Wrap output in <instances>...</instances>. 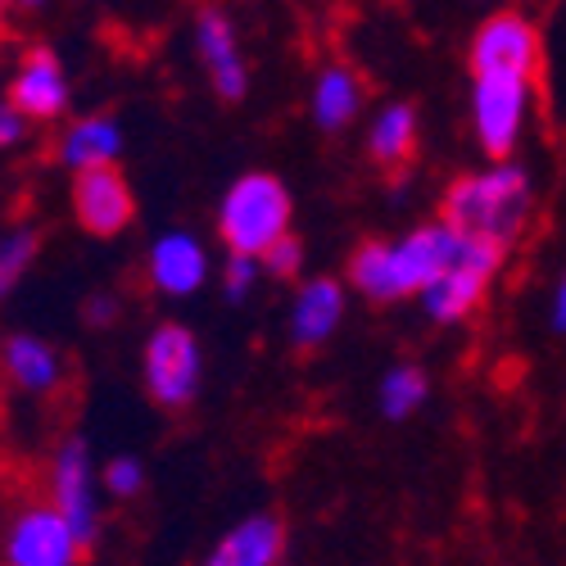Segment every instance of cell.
<instances>
[{"instance_id":"1","label":"cell","mask_w":566,"mask_h":566,"mask_svg":"<svg viewBox=\"0 0 566 566\" xmlns=\"http://www.w3.org/2000/svg\"><path fill=\"white\" fill-rule=\"evenodd\" d=\"M458 250H462L458 231H449L444 222H427V227L408 231L395 245H381V241L358 245L354 259H349V281H354V291L371 304H395V300H408V295H427L449 272Z\"/></svg>"},{"instance_id":"2","label":"cell","mask_w":566,"mask_h":566,"mask_svg":"<svg viewBox=\"0 0 566 566\" xmlns=\"http://www.w3.org/2000/svg\"><path fill=\"white\" fill-rule=\"evenodd\" d=\"M531 218V177L516 164H499L490 172L458 177L444 191V227L467 235V241H485L507 250L522 235Z\"/></svg>"},{"instance_id":"3","label":"cell","mask_w":566,"mask_h":566,"mask_svg":"<svg viewBox=\"0 0 566 566\" xmlns=\"http://www.w3.org/2000/svg\"><path fill=\"white\" fill-rule=\"evenodd\" d=\"M218 235L227 254L263 259L291 235V191L272 172H245L227 186L218 209Z\"/></svg>"},{"instance_id":"4","label":"cell","mask_w":566,"mask_h":566,"mask_svg":"<svg viewBox=\"0 0 566 566\" xmlns=\"http://www.w3.org/2000/svg\"><path fill=\"white\" fill-rule=\"evenodd\" d=\"M467 64H471V82L476 77H512V82H531L535 86L539 64H544L539 28L526 14H516V10L490 14L476 28V36H471Z\"/></svg>"},{"instance_id":"5","label":"cell","mask_w":566,"mask_h":566,"mask_svg":"<svg viewBox=\"0 0 566 566\" xmlns=\"http://www.w3.org/2000/svg\"><path fill=\"white\" fill-rule=\"evenodd\" d=\"M200 371H205V358H200V340L186 332L181 322H164L150 332L146 340V354H140V376H146V395L177 412L196 399L200 390Z\"/></svg>"},{"instance_id":"6","label":"cell","mask_w":566,"mask_h":566,"mask_svg":"<svg viewBox=\"0 0 566 566\" xmlns=\"http://www.w3.org/2000/svg\"><path fill=\"white\" fill-rule=\"evenodd\" d=\"M503 254H507V250L485 245V241H467V235H462V250H458V259L449 263V272L436 281L427 295H421L427 313H431L436 322H462L471 308L485 300L494 272L503 268Z\"/></svg>"},{"instance_id":"7","label":"cell","mask_w":566,"mask_h":566,"mask_svg":"<svg viewBox=\"0 0 566 566\" xmlns=\"http://www.w3.org/2000/svg\"><path fill=\"white\" fill-rule=\"evenodd\" d=\"M531 109V82H512V77H476L471 82V127L490 159H507L516 136H522Z\"/></svg>"},{"instance_id":"8","label":"cell","mask_w":566,"mask_h":566,"mask_svg":"<svg viewBox=\"0 0 566 566\" xmlns=\"http://www.w3.org/2000/svg\"><path fill=\"white\" fill-rule=\"evenodd\" d=\"M51 507L73 526L82 548L96 544L101 531V503H96V471H91L86 440H64L51 462Z\"/></svg>"},{"instance_id":"9","label":"cell","mask_w":566,"mask_h":566,"mask_svg":"<svg viewBox=\"0 0 566 566\" xmlns=\"http://www.w3.org/2000/svg\"><path fill=\"white\" fill-rule=\"evenodd\" d=\"M77 557H82V539L51 503L23 507L10 522L6 566H77Z\"/></svg>"},{"instance_id":"10","label":"cell","mask_w":566,"mask_h":566,"mask_svg":"<svg viewBox=\"0 0 566 566\" xmlns=\"http://www.w3.org/2000/svg\"><path fill=\"white\" fill-rule=\"evenodd\" d=\"M73 218L86 235H123L136 218V196L118 168H96L73 177Z\"/></svg>"},{"instance_id":"11","label":"cell","mask_w":566,"mask_h":566,"mask_svg":"<svg viewBox=\"0 0 566 566\" xmlns=\"http://www.w3.org/2000/svg\"><path fill=\"white\" fill-rule=\"evenodd\" d=\"M196 51L209 69V82L218 91V101L235 105L245 101L250 91V69H245V55H241V41H235V28L222 10H200L196 14Z\"/></svg>"},{"instance_id":"12","label":"cell","mask_w":566,"mask_h":566,"mask_svg":"<svg viewBox=\"0 0 566 566\" xmlns=\"http://www.w3.org/2000/svg\"><path fill=\"white\" fill-rule=\"evenodd\" d=\"M10 105L32 123H51L69 109V77H64V64L45 51V45H36V51L23 55L14 82H10Z\"/></svg>"},{"instance_id":"13","label":"cell","mask_w":566,"mask_h":566,"mask_svg":"<svg viewBox=\"0 0 566 566\" xmlns=\"http://www.w3.org/2000/svg\"><path fill=\"white\" fill-rule=\"evenodd\" d=\"M150 286L159 295H172V300H186V295H196L205 286V276H209V254L205 245L196 241V235H186V231H168L155 241L150 250Z\"/></svg>"},{"instance_id":"14","label":"cell","mask_w":566,"mask_h":566,"mask_svg":"<svg viewBox=\"0 0 566 566\" xmlns=\"http://www.w3.org/2000/svg\"><path fill=\"white\" fill-rule=\"evenodd\" d=\"M281 553H286V526H281V516L259 512V516L235 522L213 544V553L205 557V566H276Z\"/></svg>"},{"instance_id":"15","label":"cell","mask_w":566,"mask_h":566,"mask_svg":"<svg viewBox=\"0 0 566 566\" xmlns=\"http://www.w3.org/2000/svg\"><path fill=\"white\" fill-rule=\"evenodd\" d=\"M345 317V286L336 276H317L291 304V340L295 349H317L332 340V332Z\"/></svg>"},{"instance_id":"16","label":"cell","mask_w":566,"mask_h":566,"mask_svg":"<svg viewBox=\"0 0 566 566\" xmlns=\"http://www.w3.org/2000/svg\"><path fill=\"white\" fill-rule=\"evenodd\" d=\"M118 150H123V132H118V123L109 114L77 118L60 140V159L73 168V177L77 172H96V168H114Z\"/></svg>"},{"instance_id":"17","label":"cell","mask_w":566,"mask_h":566,"mask_svg":"<svg viewBox=\"0 0 566 566\" xmlns=\"http://www.w3.org/2000/svg\"><path fill=\"white\" fill-rule=\"evenodd\" d=\"M363 109V82L354 69L345 64H332L322 69L317 82H313V123L322 132H345Z\"/></svg>"},{"instance_id":"18","label":"cell","mask_w":566,"mask_h":566,"mask_svg":"<svg viewBox=\"0 0 566 566\" xmlns=\"http://www.w3.org/2000/svg\"><path fill=\"white\" fill-rule=\"evenodd\" d=\"M0 363H6L10 381L28 395H51L60 386V354L36 336H10L0 345Z\"/></svg>"},{"instance_id":"19","label":"cell","mask_w":566,"mask_h":566,"mask_svg":"<svg viewBox=\"0 0 566 566\" xmlns=\"http://www.w3.org/2000/svg\"><path fill=\"white\" fill-rule=\"evenodd\" d=\"M367 155L381 168H403L417 155V109L412 105H386L367 132Z\"/></svg>"},{"instance_id":"20","label":"cell","mask_w":566,"mask_h":566,"mask_svg":"<svg viewBox=\"0 0 566 566\" xmlns=\"http://www.w3.org/2000/svg\"><path fill=\"white\" fill-rule=\"evenodd\" d=\"M421 403H427V371L421 367H390L386 371V381H381V412L390 421H403L412 417Z\"/></svg>"},{"instance_id":"21","label":"cell","mask_w":566,"mask_h":566,"mask_svg":"<svg viewBox=\"0 0 566 566\" xmlns=\"http://www.w3.org/2000/svg\"><path fill=\"white\" fill-rule=\"evenodd\" d=\"M32 259H36V231H14L0 241V300L14 295V286L32 268Z\"/></svg>"},{"instance_id":"22","label":"cell","mask_w":566,"mask_h":566,"mask_svg":"<svg viewBox=\"0 0 566 566\" xmlns=\"http://www.w3.org/2000/svg\"><path fill=\"white\" fill-rule=\"evenodd\" d=\"M105 490L114 499H136L140 490H146V467H140V458L123 453V458L105 462Z\"/></svg>"},{"instance_id":"23","label":"cell","mask_w":566,"mask_h":566,"mask_svg":"<svg viewBox=\"0 0 566 566\" xmlns=\"http://www.w3.org/2000/svg\"><path fill=\"white\" fill-rule=\"evenodd\" d=\"M259 268H263L268 276H276V281H295L300 268H304V245L295 241V235H286V241H276V245L259 259Z\"/></svg>"},{"instance_id":"24","label":"cell","mask_w":566,"mask_h":566,"mask_svg":"<svg viewBox=\"0 0 566 566\" xmlns=\"http://www.w3.org/2000/svg\"><path fill=\"white\" fill-rule=\"evenodd\" d=\"M254 276H259V259H241V254H227V268H222V291L231 304L250 300L254 291Z\"/></svg>"},{"instance_id":"25","label":"cell","mask_w":566,"mask_h":566,"mask_svg":"<svg viewBox=\"0 0 566 566\" xmlns=\"http://www.w3.org/2000/svg\"><path fill=\"white\" fill-rule=\"evenodd\" d=\"M23 136H28V118H23L14 105H0V150L19 146Z\"/></svg>"},{"instance_id":"26","label":"cell","mask_w":566,"mask_h":566,"mask_svg":"<svg viewBox=\"0 0 566 566\" xmlns=\"http://www.w3.org/2000/svg\"><path fill=\"white\" fill-rule=\"evenodd\" d=\"M82 317H86L91 326H109V322L118 317V300H114V295H91V300L82 304Z\"/></svg>"},{"instance_id":"27","label":"cell","mask_w":566,"mask_h":566,"mask_svg":"<svg viewBox=\"0 0 566 566\" xmlns=\"http://www.w3.org/2000/svg\"><path fill=\"white\" fill-rule=\"evenodd\" d=\"M553 326H557V332H566V272H562L557 295H553Z\"/></svg>"}]
</instances>
